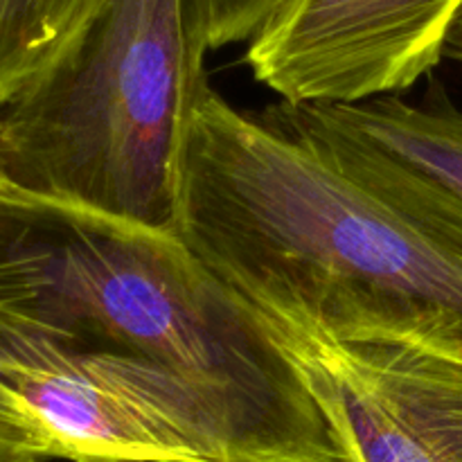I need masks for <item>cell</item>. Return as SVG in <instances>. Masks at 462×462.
I'll list each match as a JSON object with an SVG mask.
<instances>
[{
  "instance_id": "cell-1",
  "label": "cell",
  "mask_w": 462,
  "mask_h": 462,
  "mask_svg": "<svg viewBox=\"0 0 462 462\" xmlns=\"http://www.w3.org/2000/svg\"><path fill=\"white\" fill-rule=\"evenodd\" d=\"M174 233L264 314L334 325L445 311L462 325V197L323 104L189 117Z\"/></svg>"
},
{
  "instance_id": "cell-3",
  "label": "cell",
  "mask_w": 462,
  "mask_h": 462,
  "mask_svg": "<svg viewBox=\"0 0 462 462\" xmlns=\"http://www.w3.org/2000/svg\"><path fill=\"white\" fill-rule=\"evenodd\" d=\"M206 52L189 0H99L0 108L3 183L174 233Z\"/></svg>"
},
{
  "instance_id": "cell-5",
  "label": "cell",
  "mask_w": 462,
  "mask_h": 462,
  "mask_svg": "<svg viewBox=\"0 0 462 462\" xmlns=\"http://www.w3.org/2000/svg\"><path fill=\"white\" fill-rule=\"evenodd\" d=\"M264 316L347 462H462L458 320L445 311L334 325Z\"/></svg>"
},
{
  "instance_id": "cell-6",
  "label": "cell",
  "mask_w": 462,
  "mask_h": 462,
  "mask_svg": "<svg viewBox=\"0 0 462 462\" xmlns=\"http://www.w3.org/2000/svg\"><path fill=\"white\" fill-rule=\"evenodd\" d=\"M462 0H280L244 63L287 104L400 95L445 59Z\"/></svg>"
},
{
  "instance_id": "cell-7",
  "label": "cell",
  "mask_w": 462,
  "mask_h": 462,
  "mask_svg": "<svg viewBox=\"0 0 462 462\" xmlns=\"http://www.w3.org/2000/svg\"><path fill=\"white\" fill-rule=\"evenodd\" d=\"M323 106L334 120L462 197V111L440 81L429 86L420 104L382 95Z\"/></svg>"
},
{
  "instance_id": "cell-4",
  "label": "cell",
  "mask_w": 462,
  "mask_h": 462,
  "mask_svg": "<svg viewBox=\"0 0 462 462\" xmlns=\"http://www.w3.org/2000/svg\"><path fill=\"white\" fill-rule=\"evenodd\" d=\"M264 462L176 370L0 316V462Z\"/></svg>"
},
{
  "instance_id": "cell-11",
  "label": "cell",
  "mask_w": 462,
  "mask_h": 462,
  "mask_svg": "<svg viewBox=\"0 0 462 462\" xmlns=\"http://www.w3.org/2000/svg\"><path fill=\"white\" fill-rule=\"evenodd\" d=\"M0 180H3V179H0Z\"/></svg>"
},
{
  "instance_id": "cell-2",
  "label": "cell",
  "mask_w": 462,
  "mask_h": 462,
  "mask_svg": "<svg viewBox=\"0 0 462 462\" xmlns=\"http://www.w3.org/2000/svg\"><path fill=\"white\" fill-rule=\"evenodd\" d=\"M0 316L176 370L264 462H347L271 320L176 233L0 180Z\"/></svg>"
},
{
  "instance_id": "cell-10",
  "label": "cell",
  "mask_w": 462,
  "mask_h": 462,
  "mask_svg": "<svg viewBox=\"0 0 462 462\" xmlns=\"http://www.w3.org/2000/svg\"><path fill=\"white\" fill-rule=\"evenodd\" d=\"M445 57L451 59V61L462 63V12L458 14L454 25H451L449 36H447Z\"/></svg>"
},
{
  "instance_id": "cell-9",
  "label": "cell",
  "mask_w": 462,
  "mask_h": 462,
  "mask_svg": "<svg viewBox=\"0 0 462 462\" xmlns=\"http://www.w3.org/2000/svg\"><path fill=\"white\" fill-rule=\"evenodd\" d=\"M280 0H189L192 23L208 50L246 43Z\"/></svg>"
},
{
  "instance_id": "cell-8",
  "label": "cell",
  "mask_w": 462,
  "mask_h": 462,
  "mask_svg": "<svg viewBox=\"0 0 462 462\" xmlns=\"http://www.w3.org/2000/svg\"><path fill=\"white\" fill-rule=\"evenodd\" d=\"M99 0H0V108L72 43Z\"/></svg>"
}]
</instances>
